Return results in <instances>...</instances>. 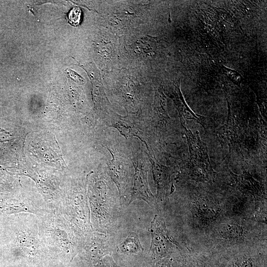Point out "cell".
Here are the masks:
<instances>
[{"mask_svg":"<svg viewBox=\"0 0 267 267\" xmlns=\"http://www.w3.org/2000/svg\"><path fill=\"white\" fill-rule=\"evenodd\" d=\"M185 128L189 155L182 161L181 175L186 179L200 182L214 180L215 173L210 162L206 145L201 141L199 132L193 133Z\"/></svg>","mask_w":267,"mask_h":267,"instance_id":"obj_1","label":"cell"},{"mask_svg":"<svg viewBox=\"0 0 267 267\" xmlns=\"http://www.w3.org/2000/svg\"><path fill=\"white\" fill-rule=\"evenodd\" d=\"M149 231L152 238L149 252L156 258L166 256L170 251L172 244H177L170 237L164 221L157 215L152 221Z\"/></svg>","mask_w":267,"mask_h":267,"instance_id":"obj_2","label":"cell"},{"mask_svg":"<svg viewBox=\"0 0 267 267\" xmlns=\"http://www.w3.org/2000/svg\"><path fill=\"white\" fill-rule=\"evenodd\" d=\"M135 199L143 200L150 206L155 203L154 197L148 187L146 171L138 163L135 167L134 184L130 203Z\"/></svg>","mask_w":267,"mask_h":267,"instance_id":"obj_3","label":"cell"},{"mask_svg":"<svg viewBox=\"0 0 267 267\" xmlns=\"http://www.w3.org/2000/svg\"><path fill=\"white\" fill-rule=\"evenodd\" d=\"M151 161L154 179L157 185V197L162 199L168 194L171 176L174 171L170 167L159 165L154 160Z\"/></svg>","mask_w":267,"mask_h":267,"instance_id":"obj_4","label":"cell"},{"mask_svg":"<svg viewBox=\"0 0 267 267\" xmlns=\"http://www.w3.org/2000/svg\"><path fill=\"white\" fill-rule=\"evenodd\" d=\"M232 176L237 186L242 191L253 195L261 196L263 193L262 186L249 173L244 171L241 175H236L231 172Z\"/></svg>","mask_w":267,"mask_h":267,"instance_id":"obj_5","label":"cell"},{"mask_svg":"<svg viewBox=\"0 0 267 267\" xmlns=\"http://www.w3.org/2000/svg\"><path fill=\"white\" fill-rule=\"evenodd\" d=\"M197 214L206 221L214 220L219 215V210L212 201L204 199L198 198L195 202Z\"/></svg>","mask_w":267,"mask_h":267,"instance_id":"obj_6","label":"cell"},{"mask_svg":"<svg viewBox=\"0 0 267 267\" xmlns=\"http://www.w3.org/2000/svg\"><path fill=\"white\" fill-rule=\"evenodd\" d=\"M117 251L121 253L137 254L142 252L143 248L136 233L131 232L126 239L119 245Z\"/></svg>","mask_w":267,"mask_h":267,"instance_id":"obj_7","label":"cell"},{"mask_svg":"<svg viewBox=\"0 0 267 267\" xmlns=\"http://www.w3.org/2000/svg\"><path fill=\"white\" fill-rule=\"evenodd\" d=\"M221 233L226 238L237 240L242 237L243 229L240 224L227 223L222 227Z\"/></svg>","mask_w":267,"mask_h":267,"instance_id":"obj_8","label":"cell"},{"mask_svg":"<svg viewBox=\"0 0 267 267\" xmlns=\"http://www.w3.org/2000/svg\"><path fill=\"white\" fill-rule=\"evenodd\" d=\"M222 72L233 83L240 85L243 80L242 76L237 71L228 68L223 65L221 66Z\"/></svg>","mask_w":267,"mask_h":267,"instance_id":"obj_9","label":"cell"},{"mask_svg":"<svg viewBox=\"0 0 267 267\" xmlns=\"http://www.w3.org/2000/svg\"><path fill=\"white\" fill-rule=\"evenodd\" d=\"M81 11L79 7H74L68 14L69 23L73 26H77L81 20Z\"/></svg>","mask_w":267,"mask_h":267,"instance_id":"obj_10","label":"cell"},{"mask_svg":"<svg viewBox=\"0 0 267 267\" xmlns=\"http://www.w3.org/2000/svg\"><path fill=\"white\" fill-rule=\"evenodd\" d=\"M96 267H119L113 261L112 257L107 255L103 258L97 264Z\"/></svg>","mask_w":267,"mask_h":267,"instance_id":"obj_11","label":"cell"},{"mask_svg":"<svg viewBox=\"0 0 267 267\" xmlns=\"http://www.w3.org/2000/svg\"><path fill=\"white\" fill-rule=\"evenodd\" d=\"M236 266L237 267H252V264L250 259L243 257L238 260Z\"/></svg>","mask_w":267,"mask_h":267,"instance_id":"obj_12","label":"cell"},{"mask_svg":"<svg viewBox=\"0 0 267 267\" xmlns=\"http://www.w3.org/2000/svg\"><path fill=\"white\" fill-rule=\"evenodd\" d=\"M155 267H171L170 262L169 260H163L157 263Z\"/></svg>","mask_w":267,"mask_h":267,"instance_id":"obj_13","label":"cell"}]
</instances>
